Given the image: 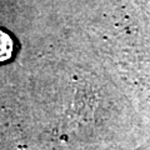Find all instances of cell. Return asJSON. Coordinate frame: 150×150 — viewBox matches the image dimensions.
Here are the masks:
<instances>
[{"label": "cell", "instance_id": "6da1fadb", "mask_svg": "<svg viewBox=\"0 0 150 150\" xmlns=\"http://www.w3.org/2000/svg\"><path fill=\"white\" fill-rule=\"evenodd\" d=\"M14 43L10 35L0 29V63L9 60L13 55Z\"/></svg>", "mask_w": 150, "mask_h": 150}]
</instances>
